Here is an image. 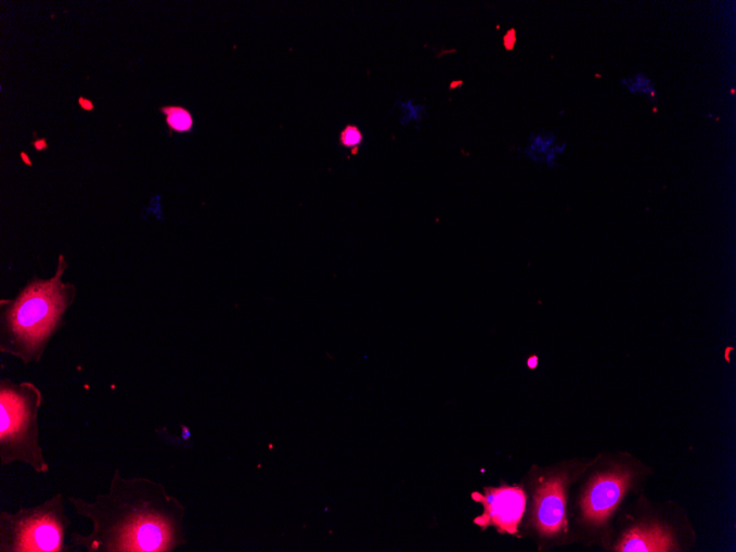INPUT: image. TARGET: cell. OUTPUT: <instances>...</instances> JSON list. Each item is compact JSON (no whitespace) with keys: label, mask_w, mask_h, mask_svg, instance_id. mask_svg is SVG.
<instances>
[{"label":"cell","mask_w":736,"mask_h":552,"mask_svg":"<svg viewBox=\"0 0 736 552\" xmlns=\"http://www.w3.org/2000/svg\"><path fill=\"white\" fill-rule=\"evenodd\" d=\"M673 534L668 528L654 524L640 526L628 531L616 551L620 552H668L675 551Z\"/></svg>","instance_id":"ba28073f"},{"label":"cell","mask_w":736,"mask_h":552,"mask_svg":"<svg viewBox=\"0 0 736 552\" xmlns=\"http://www.w3.org/2000/svg\"><path fill=\"white\" fill-rule=\"evenodd\" d=\"M473 499L485 508L483 514L475 519L482 529L492 525L501 534L517 532L526 509V495L520 487L489 488L485 495L475 493Z\"/></svg>","instance_id":"5b68a950"},{"label":"cell","mask_w":736,"mask_h":552,"mask_svg":"<svg viewBox=\"0 0 736 552\" xmlns=\"http://www.w3.org/2000/svg\"><path fill=\"white\" fill-rule=\"evenodd\" d=\"M64 270L61 257L52 280L35 281L15 299L0 304V351L26 365L41 361L77 298L76 287L62 283Z\"/></svg>","instance_id":"7a4b0ae2"},{"label":"cell","mask_w":736,"mask_h":552,"mask_svg":"<svg viewBox=\"0 0 736 552\" xmlns=\"http://www.w3.org/2000/svg\"><path fill=\"white\" fill-rule=\"evenodd\" d=\"M72 519L63 496L55 495L34 508L0 514V552H63Z\"/></svg>","instance_id":"277c9868"},{"label":"cell","mask_w":736,"mask_h":552,"mask_svg":"<svg viewBox=\"0 0 736 552\" xmlns=\"http://www.w3.org/2000/svg\"><path fill=\"white\" fill-rule=\"evenodd\" d=\"M33 146L38 152L46 151L49 147L46 138H37V140L33 143Z\"/></svg>","instance_id":"7c38bea8"},{"label":"cell","mask_w":736,"mask_h":552,"mask_svg":"<svg viewBox=\"0 0 736 552\" xmlns=\"http://www.w3.org/2000/svg\"><path fill=\"white\" fill-rule=\"evenodd\" d=\"M159 112L165 116L170 134L173 132L186 133L193 130L194 118L188 108L179 105H166L162 106Z\"/></svg>","instance_id":"9c48e42d"},{"label":"cell","mask_w":736,"mask_h":552,"mask_svg":"<svg viewBox=\"0 0 736 552\" xmlns=\"http://www.w3.org/2000/svg\"><path fill=\"white\" fill-rule=\"evenodd\" d=\"M631 478V474L625 471L605 473L593 478L582 500L584 518L594 525L605 524L625 497Z\"/></svg>","instance_id":"8992f818"},{"label":"cell","mask_w":736,"mask_h":552,"mask_svg":"<svg viewBox=\"0 0 736 552\" xmlns=\"http://www.w3.org/2000/svg\"><path fill=\"white\" fill-rule=\"evenodd\" d=\"M78 103H79V106L86 112H92L95 108L94 103L91 100L86 99L83 97L79 98Z\"/></svg>","instance_id":"8fae6325"},{"label":"cell","mask_w":736,"mask_h":552,"mask_svg":"<svg viewBox=\"0 0 736 552\" xmlns=\"http://www.w3.org/2000/svg\"><path fill=\"white\" fill-rule=\"evenodd\" d=\"M42 391L30 382H0V463H24L39 474L50 466L39 442L38 413Z\"/></svg>","instance_id":"3957f363"},{"label":"cell","mask_w":736,"mask_h":552,"mask_svg":"<svg viewBox=\"0 0 736 552\" xmlns=\"http://www.w3.org/2000/svg\"><path fill=\"white\" fill-rule=\"evenodd\" d=\"M68 502L93 525L88 535L72 534L69 551L168 552L182 543L183 509L150 478H126L116 470L107 493L93 502L74 497Z\"/></svg>","instance_id":"6da1fadb"},{"label":"cell","mask_w":736,"mask_h":552,"mask_svg":"<svg viewBox=\"0 0 736 552\" xmlns=\"http://www.w3.org/2000/svg\"><path fill=\"white\" fill-rule=\"evenodd\" d=\"M22 158L27 165L31 166V163L26 153H22Z\"/></svg>","instance_id":"5bb4252c"},{"label":"cell","mask_w":736,"mask_h":552,"mask_svg":"<svg viewBox=\"0 0 736 552\" xmlns=\"http://www.w3.org/2000/svg\"><path fill=\"white\" fill-rule=\"evenodd\" d=\"M364 140L363 133L356 125H348L340 133V144L345 149L353 150L356 155Z\"/></svg>","instance_id":"30bf717a"},{"label":"cell","mask_w":736,"mask_h":552,"mask_svg":"<svg viewBox=\"0 0 736 552\" xmlns=\"http://www.w3.org/2000/svg\"><path fill=\"white\" fill-rule=\"evenodd\" d=\"M538 363H539L538 357H532V358H530V359L528 360V367H529L530 369L537 368V367H538Z\"/></svg>","instance_id":"4fadbf2b"},{"label":"cell","mask_w":736,"mask_h":552,"mask_svg":"<svg viewBox=\"0 0 736 552\" xmlns=\"http://www.w3.org/2000/svg\"><path fill=\"white\" fill-rule=\"evenodd\" d=\"M534 525L543 536H556L567 526L566 480L553 476L542 483L534 495Z\"/></svg>","instance_id":"52a82bcc"}]
</instances>
